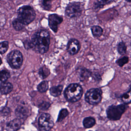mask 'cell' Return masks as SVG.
Masks as SVG:
<instances>
[{
  "label": "cell",
  "instance_id": "cell-4",
  "mask_svg": "<svg viewBox=\"0 0 131 131\" xmlns=\"http://www.w3.org/2000/svg\"><path fill=\"white\" fill-rule=\"evenodd\" d=\"M127 104H121L109 106L106 111L107 117L111 121H117L121 118L128 108Z\"/></svg>",
  "mask_w": 131,
  "mask_h": 131
},
{
  "label": "cell",
  "instance_id": "cell-32",
  "mask_svg": "<svg viewBox=\"0 0 131 131\" xmlns=\"http://www.w3.org/2000/svg\"><path fill=\"white\" fill-rule=\"evenodd\" d=\"M125 1H127L128 2H131V0H125Z\"/></svg>",
  "mask_w": 131,
  "mask_h": 131
},
{
  "label": "cell",
  "instance_id": "cell-17",
  "mask_svg": "<svg viewBox=\"0 0 131 131\" xmlns=\"http://www.w3.org/2000/svg\"><path fill=\"white\" fill-rule=\"evenodd\" d=\"M114 0H96L94 3L95 9L98 10L102 8L104 6L110 4Z\"/></svg>",
  "mask_w": 131,
  "mask_h": 131
},
{
  "label": "cell",
  "instance_id": "cell-26",
  "mask_svg": "<svg viewBox=\"0 0 131 131\" xmlns=\"http://www.w3.org/2000/svg\"><path fill=\"white\" fill-rule=\"evenodd\" d=\"M8 48V43L4 41L0 43V54H3L6 53Z\"/></svg>",
  "mask_w": 131,
  "mask_h": 131
},
{
  "label": "cell",
  "instance_id": "cell-9",
  "mask_svg": "<svg viewBox=\"0 0 131 131\" xmlns=\"http://www.w3.org/2000/svg\"><path fill=\"white\" fill-rule=\"evenodd\" d=\"M63 21V18L56 14H52L48 16V25L55 33L57 32L58 25L62 23Z\"/></svg>",
  "mask_w": 131,
  "mask_h": 131
},
{
  "label": "cell",
  "instance_id": "cell-24",
  "mask_svg": "<svg viewBox=\"0 0 131 131\" xmlns=\"http://www.w3.org/2000/svg\"><path fill=\"white\" fill-rule=\"evenodd\" d=\"M10 77V74L8 71L5 70L0 71V81L2 82H5Z\"/></svg>",
  "mask_w": 131,
  "mask_h": 131
},
{
  "label": "cell",
  "instance_id": "cell-6",
  "mask_svg": "<svg viewBox=\"0 0 131 131\" xmlns=\"http://www.w3.org/2000/svg\"><path fill=\"white\" fill-rule=\"evenodd\" d=\"M54 120L51 115L42 113L38 118V126L40 131H49L54 127Z\"/></svg>",
  "mask_w": 131,
  "mask_h": 131
},
{
  "label": "cell",
  "instance_id": "cell-13",
  "mask_svg": "<svg viewBox=\"0 0 131 131\" xmlns=\"http://www.w3.org/2000/svg\"><path fill=\"white\" fill-rule=\"evenodd\" d=\"M13 89V85L11 83L8 82H2L0 84V93L5 95L11 92Z\"/></svg>",
  "mask_w": 131,
  "mask_h": 131
},
{
  "label": "cell",
  "instance_id": "cell-20",
  "mask_svg": "<svg viewBox=\"0 0 131 131\" xmlns=\"http://www.w3.org/2000/svg\"><path fill=\"white\" fill-rule=\"evenodd\" d=\"M48 82L47 81H43L40 83L37 86L38 91L41 93L46 92L48 89Z\"/></svg>",
  "mask_w": 131,
  "mask_h": 131
},
{
  "label": "cell",
  "instance_id": "cell-22",
  "mask_svg": "<svg viewBox=\"0 0 131 131\" xmlns=\"http://www.w3.org/2000/svg\"><path fill=\"white\" fill-rule=\"evenodd\" d=\"M50 73V72L49 69L45 66H43L39 69V75L42 79L46 78L48 76Z\"/></svg>",
  "mask_w": 131,
  "mask_h": 131
},
{
  "label": "cell",
  "instance_id": "cell-23",
  "mask_svg": "<svg viewBox=\"0 0 131 131\" xmlns=\"http://www.w3.org/2000/svg\"><path fill=\"white\" fill-rule=\"evenodd\" d=\"M12 25L14 29L17 31H20L24 28L25 25L21 22L17 18H15L12 22Z\"/></svg>",
  "mask_w": 131,
  "mask_h": 131
},
{
  "label": "cell",
  "instance_id": "cell-11",
  "mask_svg": "<svg viewBox=\"0 0 131 131\" xmlns=\"http://www.w3.org/2000/svg\"><path fill=\"white\" fill-rule=\"evenodd\" d=\"M15 114L17 118L20 120L25 119L30 115V111L25 105H20L15 109Z\"/></svg>",
  "mask_w": 131,
  "mask_h": 131
},
{
  "label": "cell",
  "instance_id": "cell-27",
  "mask_svg": "<svg viewBox=\"0 0 131 131\" xmlns=\"http://www.w3.org/2000/svg\"><path fill=\"white\" fill-rule=\"evenodd\" d=\"M129 61V58L127 57H124L118 59L116 63L120 67H122Z\"/></svg>",
  "mask_w": 131,
  "mask_h": 131
},
{
  "label": "cell",
  "instance_id": "cell-30",
  "mask_svg": "<svg viewBox=\"0 0 131 131\" xmlns=\"http://www.w3.org/2000/svg\"><path fill=\"white\" fill-rule=\"evenodd\" d=\"M11 112L10 108L8 107H5L2 108L0 111V114L3 116H7L10 114Z\"/></svg>",
  "mask_w": 131,
  "mask_h": 131
},
{
  "label": "cell",
  "instance_id": "cell-31",
  "mask_svg": "<svg viewBox=\"0 0 131 131\" xmlns=\"http://www.w3.org/2000/svg\"><path fill=\"white\" fill-rule=\"evenodd\" d=\"M2 64V60L1 58L0 57V65Z\"/></svg>",
  "mask_w": 131,
  "mask_h": 131
},
{
  "label": "cell",
  "instance_id": "cell-29",
  "mask_svg": "<svg viewBox=\"0 0 131 131\" xmlns=\"http://www.w3.org/2000/svg\"><path fill=\"white\" fill-rule=\"evenodd\" d=\"M51 106V104L46 101H43L38 105V107L43 111L48 110Z\"/></svg>",
  "mask_w": 131,
  "mask_h": 131
},
{
  "label": "cell",
  "instance_id": "cell-18",
  "mask_svg": "<svg viewBox=\"0 0 131 131\" xmlns=\"http://www.w3.org/2000/svg\"><path fill=\"white\" fill-rule=\"evenodd\" d=\"M91 30L93 36L95 37H99L103 34V30L102 28L97 25L92 27Z\"/></svg>",
  "mask_w": 131,
  "mask_h": 131
},
{
  "label": "cell",
  "instance_id": "cell-8",
  "mask_svg": "<svg viewBox=\"0 0 131 131\" xmlns=\"http://www.w3.org/2000/svg\"><path fill=\"white\" fill-rule=\"evenodd\" d=\"M83 9L84 6L80 2H71L66 7L65 15L70 18L80 17L82 14Z\"/></svg>",
  "mask_w": 131,
  "mask_h": 131
},
{
  "label": "cell",
  "instance_id": "cell-12",
  "mask_svg": "<svg viewBox=\"0 0 131 131\" xmlns=\"http://www.w3.org/2000/svg\"><path fill=\"white\" fill-rule=\"evenodd\" d=\"M21 125V120L16 118L7 123L6 130L7 131H17L20 129Z\"/></svg>",
  "mask_w": 131,
  "mask_h": 131
},
{
  "label": "cell",
  "instance_id": "cell-1",
  "mask_svg": "<svg viewBox=\"0 0 131 131\" xmlns=\"http://www.w3.org/2000/svg\"><path fill=\"white\" fill-rule=\"evenodd\" d=\"M25 45L27 49L31 48L37 53L44 54L49 50L50 35L47 30H42L36 32L32 36L31 40Z\"/></svg>",
  "mask_w": 131,
  "mask_h": 131
},
{
  "label": "cell",
  "instance_id": "cell-16",
  "mask_svg": "<svg viewBox=\"0 0 131 131\" xmlns=\"http://www.w3.org/2000/svg\"><path fill=\"white\" fill-rule=\"evenodd\" d=\"M63 89V86L61 85H59L57 86H54L50 89V94L53 97H58L61 94Z\"/></svg>",
  "mask_w": 131,
  "mask_h": 131
},
{
  "label": "cell",
  "instance_id": "cell-2",
  "mask_svg": "<svg viewBox=\"0 0 131 131\" xmlns=\"http://www.w3.org/2000/svg\"><path fill=\"white\" fill-rule=\"evenodd\" d=\"M83 92V88L80 85L77 83H72L65 89L64 95L68 101L73 103L81 99Z\"/></svg>",
  "mask_w": 131,
  "mask_h": 131
},
{
  "label": "cell",
  "instance_id": "cell-14",
  "mask_svg": "<svg viewBox=\"0 0 131 131\" xmlns=\"http://www.w3.org/2000/svg\"><path fill=\"white\" fill-rule=\"evenodd\" d=\"M79 77L81 81L88 79L92 75V72L87 69L81 68L79 71Z\"/></svg>",
  "mask_w": 131,
  "mask_h": 131
},
{
  "label": "cell",
  "instance_id": "cell-15",
  "mask_svg": "<svg viewBox=\"0 0 131 131\" xmlns=\"http://www.w3.org/2000/svg\"><path fill=\"white\" fill-rule=\"evenodd\" d=\"M83 124L85 128L86 129L91 128L96 124V121L92 117H87L83 120Z\"/></svg>",
  "mask_w": 131,
  "mask_h": 131
},
{
  "label": "cell",
  "instance_id": "cell-5",
  "mask_svg": "<svg viewBox=\"0 0 131 131\" xmlns=\"http://www.w3.org/2000/svg\"><path fill=\"white\" fill-rule=\"evenodd\" d=\"M102 91L99 88H92L86 92L85 97V101L91 105H97L102 100Z\"/></svg>",
  "mask_w": 131,
  "mask_h": 131
},
{
  "label": "cell",
  "instance_id": "cell-28",
  "mask_svg": "<svg viewBox=\"0 0 131 131\" xmlns=\"http://www.w3.org/2000/svg\"><path fill=\"white\" fill-rule=\"evenodd\" d=\"M53 0H43L42 5L43 8L46 10H49L51 8L52 2Z\"/></svg>",
  "mask_w": 131,
  "mask_h": 131
},
{
  "label": "cell",
  "instance_id": "cell-10",
  "mask_svg": "<svg viewBox=\"0 0 131 131\" xmlns=\"http://www.w3.org/2000/svg\"><path fill=\"white\" fill-rule=\"evenodd\" d=\"M80 48V42L77 39L72 38L69 40L67 45V51L69 54L74 56L78 53Z\"/></svg>",
  "mask_w": 131,
  "mask_h": 131
},
{
  "label": "cell",
  "instance_id": "cell-25",
  "mask_svg": "<svg viewBox=\"0 0 131 131\" xmlns=\"http://www.w3.org/2000/svg\"><path fill=\"white\" fill-rule=\"evenodd\" d=\"M127 46L124 42H120L118 45L117 51L121 55H123L125 54L127 52Z\"/></svg>",
  "mask_w": 131,
  "mask_h": 131
},
{
  "label": "cell",
  "instance_id": "cell-19",
  "mask_svg": "<svg viewBox=\"0 0 131 131\" xmlns=\"http://www.w3.org/2000/svg\"><path fill=\"white\" fill-rule=\"evenodd\" d=\"M68 111L67 108H62L59 112L57 119V122H61L69 115Z\"/></svg>",
  "mask_w": 131,
  "mask_h": 131
},
{
  "label": "cell",
  "instance_id": "cell-21",
  "mask_svg": "<svg viewBox=\"0 0 131 131\" xmlns=\"http://www.w3.org/2000/svg\"><path fill=\"white\" fill-rule=\"evenodd\" d=\"M121 99L124 104H130L131 101V90L130 88L129 91L121 96Z\"/></svg>",
  "mask_w": 131,
  "mask_h": 131
},
{
  "label": "cell",
  "instance_id": "cell-3",
  "mask_svg": "<svg viewBox=\"0 0 131 131\" xmlns=\"http://www.w3.org/2000/svg\"><path fill=\"white\" fill-rule=\"evenodd\" d=\"M17 14V18L25 26L31 23L36 17L34 10L29 5L21 7L18 10Z\"/></svg>",
  "mask_w": 131,
  "mask_h": 131
},
{
  "label": "cell",
  "instance_id": "cell-7",
  "mask_svg": "<svg viewBox=\"0 0 131 131\" xmlns=\"http://www.w3.org/2000/svg\"><path fill=\"white\" fill-rule=\"evenodd\" d=\"M7 61L12 68H19L22 65L23 57L19 51L14 50L9 53L7 56Z\"/></svg>",
  "mask_w": 131,
  "mask_h": 131
}]
</instances>
